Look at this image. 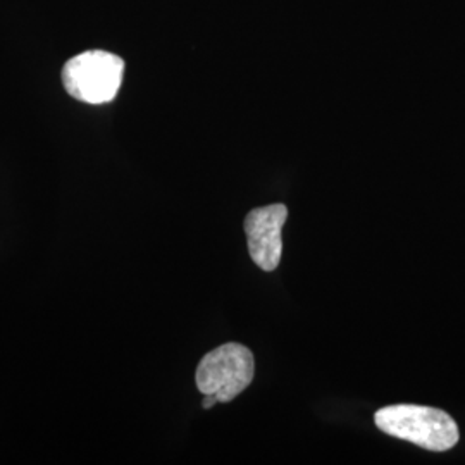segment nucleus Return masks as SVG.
Instances as JSON below:
<instances>
[{
    "label": "nucleus",
    "instance_id": "f257e3e1",
    "mask_svg": "<svg viewBox=\"0 0 465 465\" xmlns=\"http://www.w3.org/2000/svg\"><path fill=\"white\" fill-rule=\"evenodd\" d=\"M374 422L382 432L431 451H447L460 440L457 422L434 407L390 405L374 414Z\"/></svg>",
    "mask_w": 465,
    "mask_h": 465
},
{
    "label": "nucleus",
    "instance_id": "f03ea898",
    "mask_svg": "<svg viewBox=\"0 0 465 465\" xmlns=\"http://www.w3.org/2000/svg\"><path fill=\"white\" fill-rule=\"evenodd\" d=\"M124 76V61L107 50H86L69 59L63 84L73 99L84 104H107L116 99Z\"/></svg>",
    "mask_w": 465,
    "mask_h": 465
},
{
    "label": "nucleus",
    "instance_id": "7ed1b4c3",
    "mask_svg": "<svg viewBox=\"0 0 465 465\" xmlns=\"http://www.w3.org/2000/svg\"><path fill=\"white\" fill-rule=\"evenodd\" d=\"M253 355L240 343H226L209 351L197 367V386L203 395L228 403L243 393L253 380Z\"/></svg>",
    "mask_w": 465,
    "mask_h": 465
},
{
    "label": "nucleus",
    "instance_id": "20e7f679",
    "mask_svg": "<svg viewBox=\"0 0 465 465\" xmlns=\"http://www.w3.org/2000/svg\"><path fill=\"white\" fill-rule=\"evenodd\" d=\"M288 217L282 203H272L250 211L245 217V232L252 261L262 271H274L282 261V230Z\"/></svg>",
    "mask_w": 465,
    "mask_h": 465
},
{
    "label": "nucleus",
    "instance_id": "39448f33",
    "mask_svg": "<svg viewBox=\"0 0 465 465\" xmlns=\"http://www.w3.org/2000/svg\"><path fill=\"white\" fill-rule=\"evenodd\" d=\"M216 403H219V400H217L216 395H205V399L202 401L203 409H213Z\"/></svg>",
    "mask_w": 465,
    "mask_h": 465
}]
</instances>
